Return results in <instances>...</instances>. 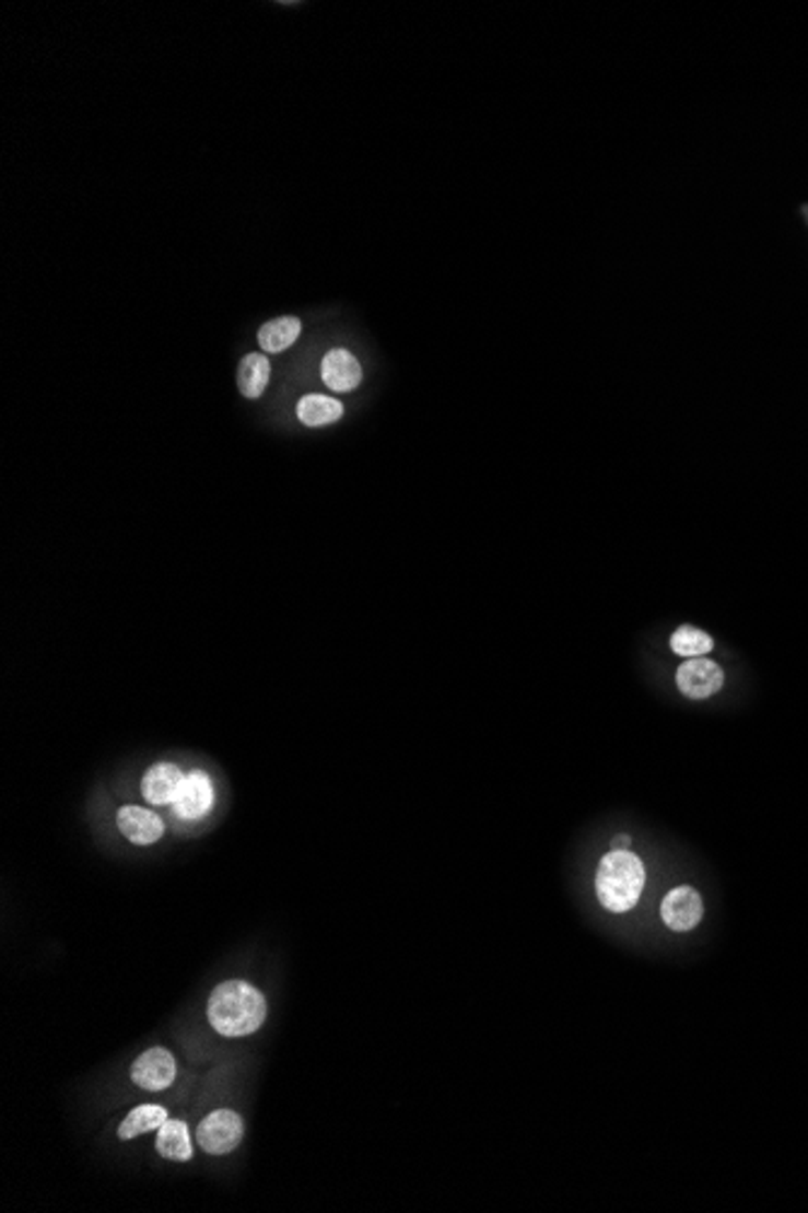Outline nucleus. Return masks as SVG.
I'll return each instance as SVG.
<instances>
[{"mask_svg": "<svg viewBox=\"0 0 808 1213\" xmlns=\"http://www.w3.org/2000/svg\"><path fill=\"white\" fill-rule=\"evenodd\" d=\"M207 1015L211 1027L221 1037H247L265 1025L267 998L255 983L245 979H227L213 989Z\"/></svg>", "mask_w": 808, "mask_h": 1213, "instance_id": "nucleus-1", "label": "nucleus"}, {"mask_svg": "<svg viewBox=\"0 0 808 1213\" xmlns=\"http://www.w3.org/2000/svg\"><path fill=\"white\" fill-rule=\"evenodd\" d=\"M644 865L630 850H610L600 860L596 875L598 901L612 913L632 911L644 889Z\"/></svg>", "mask_w": 808, "mask_h": 1213, "instance_id": "nucleus-2", "label": "nucleus"}, {"mask_svg": "<svg viewBox=\"0 0 808 1213\" xmlns=\"http://www.w3.org/2000/svg\"><path fill=\"white\" fill-rule=\"evenodd\" d=\"M245 1133L243 1117L233 1109H215L201 1119L197 1127L199 1146L209 1155H227L241 1146Z\"/></svg>", "mask_w": 808, "mask_h": 1213, "instance_id": "nucleus-3", "label": "nucleus"}, {"mask_svg": "<svg viewBox=\"0 0 808 1213\" xmlns=\"http://www.w3.org/2000/svg\"><path fill=\"white\" fill-rule=\"evenodd\" d=\"M213 804H215L213 778L207 773V770L195 768L189 770L185 780H181L175 802L169 804V807H173L175 816H179V819L199 821L203 816L211 814Z\"/></svg>", "mask_w": 808, "mask_h": 1213, "instance_id": "nucleus-4", "label": "nucleus"}, {"mask_svg": "<svg viewBox=\"0 0 808 1213\" xmlns=\"http://www.w3.org/2000/svg\"><path fill=\"white\" fill-rule=\"evenodd\" d=\"M177 1078V1061L163 1047L143 1051L131 1065V1081L151 1093H163Z\"/></svg>", "mask_w": 808, "mask_h": 1213, "instance_id": "nucleus-5", "label": "nucleus"}, {"mask_svg": "<svg viewBox=\"0 0 808 1213\" xmlns=\"http://www.w3.org/2000/svg\"><path fill=\"white\" fill-rule=\"evenodd\" d=\"M676 684L682 696H688L692 700H704V698H712L714 693H719L724 686V672L722 666L714 664L712 660L695 656V660H688L686 664H680L676 674Z\"/></svg>", "mask_w": 808, "mask_h": 1213, "instance_id": "nucleus-6", "label": "nucleus"}, {"mask_svg": "<svg viewBox=\"0 0 808 1213\" xmlns=\"http://www.w3.org/2000/svg\"><path fill=\"white\" fill-rule=\"evenodd\" d=\"M117 829L133 845H153L165 833V821L141 804H124L117 812Z\"/></svg>", "mask_w": 808, "mask_h": 1213, "instance_id": "nucleus-7", "label": "nucleus"}, {"mask_svg": "<svg viewBox=\"0 0 808 1213\" xmlns=\"http://www.w3.org/2000/svg\"><path fill=\"white\" fill-rule=\"evenodd\" d=\"M702 897L698 894V889L692 887H676L668 891V897L661 903V918L664 923L670 928V931L676 933H686L692 931V928H698V923L702 921Z\"/></svg>", "mask_w": 808, "mask_h": 1213, "instance_id": "nucleus-8", "label": "nucleus"}, {"mask_svg": "<svg viewBox=\"0 0 808 1213\" xmlns=\"http://www.w3.org/2000/svg\"><path fill=\"white\" fill-rule=\"evenodd\" d=\"M185 775L187 773L177 763H167V761L153 763L145 770L141 780L143 800L151 804V807H167V804L175 802V795Z\"/></svg>", "mask_w": 808, "mask_h": 1213, "instance_id": "nucleus-9", "label": "nucleus"}, {"mask_svg": "<svg viewBox=\"0 0 808 1213\" xmlns=\"http://www.w3.org/2000/svg\"><path fill=\"white\" fill-rule=\"evenodd\" d=\"M320 373L327 388L335 393L356 390L363 378V369L359 364V359L347 349L327 351L320 364Z\"/></svg>", "mask_w": 808, "mask_h": 1213, "instance_id": "nucleus-10", "label": "nucleus"}, {"mask_svg": "<svg viewBox=\"0 0 808 1213\" xmlns=\"http://www.w3.org/2000/svg\"><path fill=\"white\" fill-rule=\"evenodd\" d=\"M301 333H303L301 317L283 315V317H277V320H271V323L259 327L257 342H259V347H261V351H265V354H281V351H286L289 347H293L295 342H298Z\"/></svg>", "mask_w": 808, "mask_h": 1213, "instance_id": "nucleus-11", "label": "nucleus"}, {"mask_svg": "<svg viewBox=\"0 0 808 1213\" xmlns=\"http://www.w3.org/2000/svg\"><path fill=\"white\" fill-rule=\"evenodd\" d=\"M155 1151L163 1155L165 1160L175 1163H189L195 1158V1148H191L189 1127L181 1119H167L165 1124L157 1129Z\"/></svg>", "mask_w": 808, "mask_h": 1213, "instance_id": "nucleus-12", "label": "nucleus"}, {"mask_svg": "<svg viewBox=\"0 0 808 1213\" xmlns=\"http://www.w3.org/2000/svg\"><path fill=\"white\" fill-rule=\"evenodd\" d=\"M271 378V364L265 351H255V354L243 357L241 366H237V388H241L243 398L257 400L265 395Z\"/></svg>", "mask_w": 808, "mask_h": 1213, "instance_id": "nucleus-13", "label": "nucleus"}, {"mask_svg": "<svg viewBox=\"0 0 808 1213\" xmlns=\"http://www.w3.org/2000/svg\"><path fill=\"white\" fill-rule=\"evenodd\" d=\"M295 415H298V422L305 427H327L344 417V405L337 398H329V395L311 393L298 400Z\"/></svg>", "mask_w": 808, "mask_h": 1213, "instance_id": "nucleus-14", "label": "nucleus"}, {"mask_svg": "<svg viewBox=\"0 0 808 1213\" xmlns=\"http://www.w3.org/2000/svg\"><path fill=\"white\" fill-rule=\"evenodd\" d=\"M167 1109L161 1105H141L131 1109L127 1115V1119L121 1121V1127L117 1131V1136L121 1141H131L136 1136H143V1133H151L161 1129L165 1121H167Z\"/></svg>", "mask_w": 808, "mask_h": 1213, "instance_id": "nucleus-15", "label": "nucleus"}, {"mask_svg": "<svg viewBox=\"0 0 808 1213\" xmlns=\"http://www.w3.org/2000/svg\"><path fill=\"white\" fill-rule=\"evenodd\" d=\"M712 648H714V640L707 632H702L698 628L686 626L670 634V650H674V654L678 656H688V660L707 654L712 652Z\"/></svg>", "mask_w": 808, "mask_h": 1213, "instance_id": "nucleus-16", "label": "nucleus"}, {"mask_svg": "<svg viewBox=\"0 0 808 1213\" xmlns=\"http://www.w3.org/2000/svg\"><path fill=\"white\" fill-rule=\"evenodd\" d=\"M612 850H630V836H618L612 841Z\"/></svg>", "mask_w": 808, "mask_h": 1213, "instance_id": "nucleus-17", "label": "nucleus"}]
</instances>
